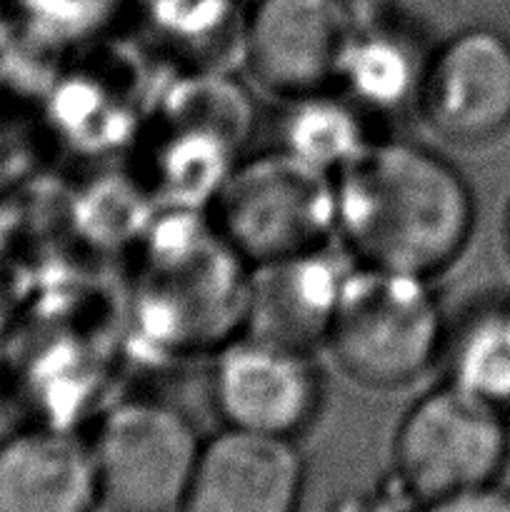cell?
<instances>
[{
    "mask_svg": "<svg viewBox=\"0 0 510 512\" xmlns=\"http://www.w3.org/2000/svg\"><path fill=\"white\" fill-rule=\"evenodd\" d=\"M333 195L335 238L358 265L433 280L473 238L468 178L410 140H368L333 173Z\"/></svg>",
    "mask_w": 510,
    "mask_h": 512,
    "instance_id": "cell-1",
    "label": "cell"
},
{
    "mask_svg": "<svg viewBox=\"0 0 510 512\" xmlns=\"http://www.w3.org/2000/svg\"><path fill=\"white\" fill-rule=\"evenodd\" d=\"M445 333L433 280L355 263L335 293L323 348L353 385L400 390L440 363Z\"/></svg>",
    "mask_w": 510,
    "mask_h": 512,
    "instance_id": "cell-2",
    "label": "cell"
},
{
    "mask_svg": "<svg viewBox=\"0 0 510 512\" xmlns=\"http://www.w3.org/2000/svg\"><path fill=\"white\" fill-rule=\"evenodd\" d=\"M510 458V415L445 380L403 413L393 435L398 485L418 503L498 483Z\"/></svg>",
    "mask_w": 510,
    "mask_h": 512,
    "instance_id": "cell-3",
    "label": "cell"
},
{
    "mask_svg": "<svg viewBox=\"0 0 510 512\" xmlns=\"http://www.w3.org/2000/svg\"><path fill=\"white\" fill-rule=\"evenodd\" d=\"M215 223L223 243L255 268L318 253L335 235L333 175L288 150L260 155L223 180Z\"/></svg>",
    "mask_w": 510,
    "mask_h": 512,
    "instance_id": "cell-4",
    "label": "cell"
},
{
    "mask_svg": "<svg viewBox=\"0 0 510 512\" xmlns=\"http://www.w3.org/2000/svg\"><path fill=\"white\" fill-rule=\"evenodd\" d=\"M100 500L110 512H180L203 440L178 408L120 403L90 440Z\"/></svg>",
    "mask_w": 510,
    "mask_h": 512,
    "instance_id": "cell-5",
    "label": "cell"
},
{
    "mask_svg": "<svg viewBox=\"0 0 510 512\" xmlns=\"http://www.w3.org/2000/svg\"><path fill=\"white\" fill-rule=\"evenodd\" d=\"M353 25V0H253L240 28L245 68L285 103L333 90Z\"/></svg>",
    "mask_w": 510,
    "mask_h": 512,
    "instance_id": "cell-6",
    "label": "cell"
},
{
    "mask_svg": "<svg viewBox=\"0 0 510 512\" xmlns=\"http://www.w3.org/2000/svg\"><path fill=\"white\" fill-rule=\"evenodd\" d=\"M415 110L435 138L475 148L510 128V38L468 25L435 45L420 78Z\"/></svg>",
    "mask_w": 510,
    "mask_h": 512,
    "instance_id": "cell-7",
    "label": "cell"
},
{
    "mask_svg": "<svg viewBox=\"0 0 510 512\" xmlns=\"http://www.w3.org/2000/svg\"><path fill=\"white\" fill-rule=\"evenodd\" d=\"M210 395L223 428L295 440L323 408V378L308 350L248 333L218 353Z\"/></svg>",
    "mask_w": 510,
    "mask_h": 512,
    "instance_id": "cell-8",
    "label": "cell"
},
{
    "mask_svg": "<svg viewBox=\"0 0 510 512\" xmlns=\"http://www.w3.org/2000/svg\"><path fill=\"white\" fill-rule=\"evenodd\" d=\"M303 488L295 440L223 428L203 443L180 512H298Z\"/></svg>",
    "mask_w": 510,
    "mask_h": 512,
    "instance_id": "cell-9",
    "label": "cell"
},
{
    "mask_svg": "<svg viewBox=\"0 0 510 512\" xmlns=\"http://www.w3.org/2000/svg\"><path fill=\"white\" fill-rule=\"evenodd\" d=\"M90 443L53 425H30L0 440V512H98Z\"/></svg>",
    "mask_w": 510,
    "mask_h": 512,
    "instance_id": "cell-10",
    "label": "cell"
},
{
    "mask_svg": "<svg viewBox=\"0 0 510 512\" xmlns=\"http://www.w3.org/2000/svg\"><path fill=\"white\" fill-rule=\"evenodd\" d=\"M345 270L318 253L258 265L248 290L250 335L308 350L323 345Z\"/></svg>",
    "mask_w": 510,
    "mask_h": 512,
    "instance_id": "cell-11",
    "label": "cell"
},
{
    "mask_svg": "<svg viewBox=\"0 0 510 512\" xmlns=\"http://www.w3.org/2000/svg\"><path fill=\"white\" fill-rule=\"evenodd\" d=\"M355 25L345 50L338 85L353 103L370 110L415 105L420 78L430 50H420L400 30H388L375 23L373 10L353 0Z\"/></svg>",
    "mask_w": 510,
    "mask_h": 512,
    "instance_id": "cell-12",
    "label": "cell"
},
{
    "mask_svg": "<svg viewBox=\"0 0 510 512\" xmlns=\"http://www.w3.org/2000/svg\"><path fill=\"white\" fill-rule=\"evenodd\" d=\"M445 380L483 395L510 415V298L483 303L448 323Z\"/></svg>",
    "mask_w": 510,
    "mask_h": 512,
    "instance_id": "cell-13",
    "label": "cell"
},
{
    "mask_svg": "<svg viewBox=\"0 0 510 512\" xmlns=\"http://www.w3.org/2000/svg\"><path fill=\"white\" fill-rule=\"evenodd\" d=\"M288 103L290 115L285 120L283 150L328 175H333L368 143L358 120V110L363 108L350 98L335 100L333 93L325 90Z\"/></svg>",
    "mask_w": 510,
    "mask_h": 512,
    "instance_id": "cell-14",
    "label": "cell"
},
{
    "mask_svg": "<svg viewBox=\"0 0 510 512\" xmlns=\"http://www.w3.org/2000/svg\"><path fill=\"white\" fill-rule=\"evenodd\" d=\"M423 512H510V490L498 483L428 503Z\"/></svg>",
    "mask_w": 510,
    "mask_h": 512,
    "instance_id": "cell-15",
    "label": "cell"
},
{
    "mask_svg": "<svg viewBox=\"0 0 510 512\" xmlns=\"http://www.w3.org/2000/svg\"><path fill=\"white\" fill-rule=\"evenodd\" d=\"M503 245H505V255L510 260V205L505 210V223H503Z\"/></svg>",
    "mask_w": 510,
    "mask_h": 512,
    "instance_id": "cell-16",
    "label": "cell"
}]
</instances>
